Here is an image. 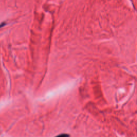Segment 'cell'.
<instances>
[{
	"instance_id": "cell-1",
	"label": "cell",
	"mask_w": 137,
	"mask_h": 137,
	"mask_svg": "<svg viewBox=\"0 0 137 137\" xmlns=\"http://www.w3.org/2000/svg\"><path fill=\"white\" fill-rule=\"evenodd\" d=\"M69 136L67 134H61L58 135V136H57L56 137H69Z\"/></svg>"
}]
</instances>
